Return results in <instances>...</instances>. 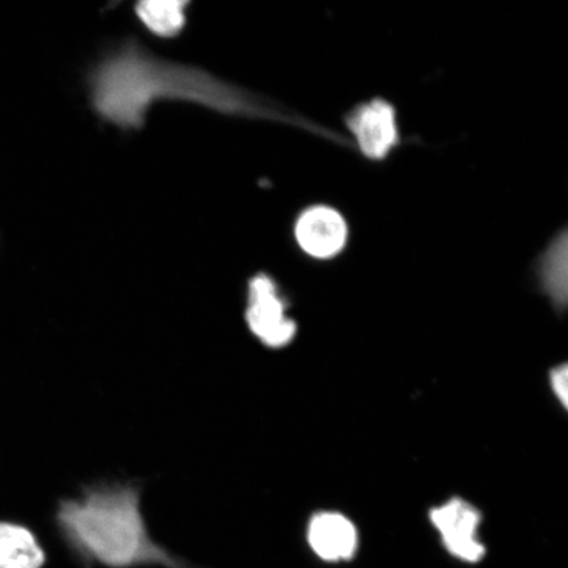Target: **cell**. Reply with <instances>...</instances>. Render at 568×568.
I'll use <instances>...</instances> for the list:
<instances>
[{
  "instance_id": "1",
  "label": "cell",
  "mask_w": 568,
  "mask_h": 568,
  "mask_svg": "<svg viewBox=\"0 0 568 568\" xmlns=\"http://www.w3.org/2000/svg\"><path fill=\"white\" fill-rule=\"evenodd\" d=\"M91 94L97 111L123 128L140 126L149 105L162 98L189 99L223 112L304 125L301 116L255 104L202 71L155 60L136 45L124 47L97 68L91 77Z\"/></svg>"
},
{
  "instance_id": "2",
  "label": "cell",
  "mask_w": 568,
  "mask_h": 568,
  "mask_svg": "<svg viewBox=\"0 0 568 568\" xmlns=\"http://www.w3.org/2000/svg\"><path fill=\"white\" fill-rule=\"evenodd\" d=\"M136 486L89 488L80 499L63 500L57 520L71 545L112 568L181 565L149 535Z\"/></svg>"
},
{
  "instance_id": "3",
  "label": "cell",
  "mask_w": 568,
  "mask_h": 568,
  "mask_svg": "<svg viewBox=\"0 0 568 568\" xmlns=\"http://www.w3.org/2000/svg\"><path fill=\"white\" fill-rule=\"evenodd\" d=\"M245 320L253 335L273 349L287 346L296 335V323L287 315L278 284L265 273L248 282Z\"/></svg>"
},
{
  "instance_id": "4",
  "label": "cell",
  "mask_w": 568,
  "mask_h": 568,
  "mask_svg": "<svg viewBox=\"0 0 568 568\" xmlns=\"http://www.w3.org/2000/svg\"><path fill=\"white\" fill-rule=\"evenodd\" d=\"M355 146L365 159L381 162L399 148L402 134L395 105L383 98L354 105L344 118Z\"/></svg>"
},
{
  "instance_id": "5",
  "label": "cell",
  "mask_w": 568,
  "mask_h": 568,
  "mask_svg": "<svg viewBox=\"0 0 568 568\" xmlns=\"http://www.w3.org/2000/svg\"><path fill=\"white\" fill-rule=\"evenodd\" d=\"M294 234L297 245L310 257L331 260L344 252L349 241V225L338 210L317 204L297 216Z\"/></svg>"
},
{
  "instance_id": "6",
  "label": "cell",
  "mask_w": 568,
  "mask_h": 568,
  "mask_svg": "<svg viewBox=\"0 0 568 568\" xmlns=\"http://www.w3.org/2000/svg\"><path fill=\"white\" fill-rule=\"evenodd\" d=\"M430 520L452 556L470 564L478 562L485 556V546L478 539L481 515L473 504L454 497L442 507L433 508Z\"/></svg>"
},
{
  "instance_id": "7",
  "label": "cell",
  "mask_w": 568,
  "mask_h": 568,
  "mask_svg": "<svg viewBox=\"0 0 568 568\" xmlns=\"http://www.w3.org/2000/svg\"><path fill=\"white\" fill-rule=\"evenodd\" d=\"M308 542L320 558L329 562L351 559L357 550V529L337 513L317 514L310 523Z\"/></svg>"
},
{
  "instance_id": "8",
  "label": "cell",
  "mask_w": 568,
  "mask_h": 568,
  "mask_svg": "<svg viewBox=\"0 0 568 568\" xmlns=\"http://www.w3.org/2000/svg\"><path fill=\"white\" fill-rule=\"evenodd\" d=\"M567 229L559 231L539 254L536 265L544 293L558 310L567 304Z\"/></svg>"
},
{
  "instance_id": "9",
  "label": "cell",
  "mask_w": 568,
  "mask_h": 568,
  "mask_svg": "<svg viewBox=\"0 0 568 568\" xmlns=\"http://www.w3.org/2000/svg\"><path fill=\"white\" fill-rule=\"evenodd\" d=\"M44 560L45 554L31 530L0 523V568H41Z\"/></svg>"
},
{
  "instance_id": "10",
  "label": "cell",
  "mask_w": 568,
  "mask_h": 568,
  "mask_svg": "<svg viewBox=\"0 0 568 568\" xmlns=\"http://www.w3.org/2000/svg\"><path fill=\"white\" fill-rule=\"evenodd\" d=\"M187 6L182 0H146L136 6V12L149 31L161 38H173L186 24Z\"/></svg>"
},
{
  "instance_id": "11",
  "label": "cell",
  "mask_w": 568,
  "mask_h": 568,
  "mask_svg": "<svg viewBox=\"0 0 568 568\" xmlns=\"http://www.w3.org/2000/svg\"><path fill=\"white\" fill-rule=\"evenodd\" d=\"M567 365L558 366L554 368L550 373V383L554 394L558 397V400L564 404V407L567 408V393H568V376H567Z\"/></svg>"
}]
</instances>
